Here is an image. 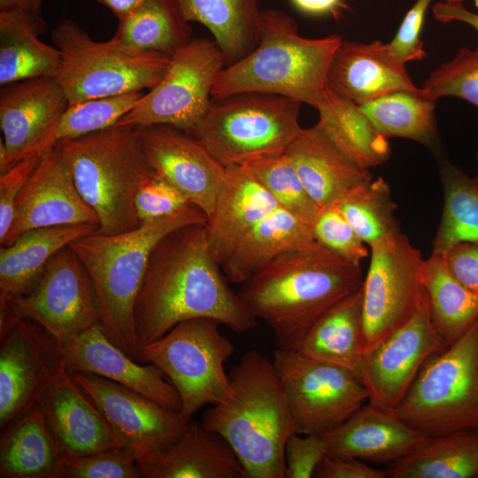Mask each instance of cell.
Here are the masks:
<instances>
[{
  "mask_svg": "<svg viewBox=\"0 0 478 478\" xmlns=\"http://www.w3.org/2000/svg\"><path fill=\"white\" fill-rule=\"evenodd\" d=\"M139 345L154 342L178 323L211 318L236 333L257 326L221 266L212 255L205 224L179 227L154 247L134 310Z\"/></svg>",
  "mask_w": 478,
  "mask_h": 478,
  "instance_id": "1",
  "label": "cell"
},
{
  "mask_svg": "<svg viewBox=\"0 0 478 478\" xmlns=\"http://www.w3.org/2000/svg\"><path fill=\"white\" fill-rule=\"evenodd\" d=\"M363 280L360 266L316 242L273 259L241 284L238 295L268 325L277 348L296 350L312 326Z\"/></svg>",
  "mask_w": 478,
  "mask_h": 478,
  "instance_id": "2",
  "label": "cell"
},
{
  "mask_svg": "<svg viewBox=\"0 0 478 478\" xmlns=\"http://www.w3.org/2000/svg\"><path fill=\"white\" fill-rule=\"evenodd\" d=\"M229 379L230 396L204 412L202 425L228 443L246 478H285V445L297 428L273 361L250 351Z\"/></svg>",
  "mask_w": 478,
  "mask_h": 478,
  "instance_id": "3",
  "label": "cell"
},
{
  "mask_svg": "<svg viewBox=\"0 0 478 478\" xmlns=\"http://www.w3.org/2000/svg\"><path fill=\"white\" fill-rule=\"evenodd\" d=\"M207 216L188 204L171 216L112 235L91 234L70 243L91 280L99 323L118 347L141 362L134 310L136 297L156 244L170 232L192 224H206Z\"/></svg>",
  "mask_w": 478,
  "mask_h": 478,
  "instance_id": "4",
  "label": "cell"
},
{
  "mask_svg": "<svg viewBox=\"0 0 478 478\" xmlns=\"http://www.w3.org/2000/svg\"><path fill=\"white\" fill-rule=\"evenodd\" d=\"M341 41L336 35L303 37L290 15L262 10L258 45L219 72L212 96L239 92L275 94L317 110L324 101L328 66Z\"/></svg>",
  "mask_w": 478,
  "mask_h": 478,
  "instance_id": "5",
  "label": "cell"
},
{
  "mask_svg": "<svg viewBox=\"0 0 478 478\" xmlns=\"http://www.w3.org/2000/svg\"><path fill=\"white\" fill-rule=\"evenodd\" d=\"M57 145L81 196L98 217L96 234L128 232L141 225L135 195L141 183L155 173L144 156L136 127L116 124Z\"/></svg>",
  "mask_w": 478,
  "mask_h": 478,
  "instance_id": "6",
  "label": "cell"
},
{
  "mask_svg": "<svg viewBox=\"0 0 478 478\" xmlns=\"http://www.w3.org/2000/svg\"><path fill=\"white\" fill-rule=\"evenodd\" d=\"M301 103L260 92L212 96L192 130L209 152L226 168L256 158L285 153L301 130Z\"/></svg>",
  "mask_w": 478,
  "mask_h": 478,
  "instance_id": "7",
  "label": "cell"
},
{
  "mask_svg": "<svg viewBox=\"0 0 478 478\" xmlns=\"http://www.w3.org/2000/svg\"><path fill=\"white\" fill-rule=\"evenodd\" d=\"M392 411L428 436L478 428V320L425 363Z\"/></svg>",
  "mask_w": 478,
  "mask_h": 478,
  "instance_id": "8",
  "label": "cell"
},
{
  "mask_svg": "<svg viewBox=\"0 0 478 478\" xmlns=\"http://www.w3.org/2000/svg\"><path fill=\"white\" fill-rule=\"evenodd\" d=\"M61 54L57 80L68 105L91 99L149 90L164 77L171 56L133 53L110 40L96 42L75 21L65 19L51 33Z\"/></svg>",
  "mask_w": 478,
  "mask_h": 478,
  "instance_id": "9",
  "label": "cell"
},
{
  "mask_svg": "<svg viewBox=\"0 0 478 478\" xmlns=\"http://www.w3.org/2000/svg\"><path fill=\"white\" fill-rule=\"evenodd\" d=\"M211 318L183 320L158 340L140 346L142 363L158 366L179 393L186 422L204 405L224 402L232 392L225 363L232 342Z\"/></svg>",
  "mask_w": 478,
  "mask_h": 478,
  "instance_id": "10",
  "label": "cell"
},
{
  "mask_svg": "<svg viewBox=\"0 0 478 478\" xmlns=\"http://www.w3.org/2000/svg\"><path fill=\"white\" fill-rule=\"evenodd\" d=\"M362 283L364 354L407 322L426 297L424 259L398 232L370 246Z\"/></svg>",
  "mask_w": 478,
  "mask_h": 478,
  "instance_id": "11",
  "label": "cell"
},
{
  "mask_svg": "<svg viewBox=\"0 0 478 478\" xmlns=\"http://www.w3.org/2000/svg\"><path fill=\"white\" fill-rule=\"evenodd\" d=\"M224 66L215 41L191 39L172 54L161 81L117 124L167 125L192 132L210 104L214 80Z\"/></svg>",
  "mask_w": 478,
  "mask_h": 478,
  "instance_id": "12",
  "label": "cell"
},
{
  "mask_svg": "<svg viewBox=\"0 0 478 478\" xmlns=\"http://www.w3.org/2000/svg\"><path fill=\"white\" fill-rule=\"evenodd\" d=\"M272 361L298 434L324 435L368 401L360 378L344 367L280 348L274 350Z\"/></svg>",
  "mask_w": 478,
  "mask_h": 478,
  "instance_id": "13",
  "label": "cell"
},
{
  "mask_svg": "<svg viewBox=\"0 0 478 478\" xmlns=\"http://www.w3.org/2000/svg\"><path fill=\"white\" fill-rule=\"evenodd\" d=\"M0 312L35 321L61 347L99 322L91 280L69 245L48 261L31 290L15 298Z\"/></svg>",
  "mask_w": 478,
  "mask_h": 478,
  "instance_id": "14",
  "label": "cell"
},
{
  "mask_svg": "<svg viewBox=\"0 0 478 478\" xmlns=\"http://www.w3.org/2000/svg\"><path fill=\"white\" fill-rule=\"evenodd\" d=\"M66 366L63 348L39 324L18 318L0 331V429L38 405Z\"/></svg>",
  "mask_w": 478,
  "mask_h": 478,
  "instance_id": "15",
  "label": "cell"
},
{
  "mask_svg": "<svg viewBox=\"0 0 478 478\" xmlns=\"http://www.w3.org/2000/svg\"><path fill=\"white\" fill-rule=\"evenodd\" d=\"M445 348L433 324L426 294L407 322L364 354L359 377L367 402L394 410L425 363Z\"/></svg>",
  "mask_w": 478,
  "mask_h": 478,
  "instance_id": "16",
  "label": "cell"
},
{
  "mask_svg": "<svg viewBox=\"0 0 478 478\" xmlns=\"http://www.w3.org/2000/svg\"><path fill=\"white\" fill-rule=\"evenodd\" d=\"M71 375L136 459L166 449L188 426L179 412L126 386L89 373Z\"/></svg>",
  "mask_w": 478,
  "mask_h": 478,
  "instance_id": "17",
  "label": "cell"
},
{
  "mask_svg": "<svg viewBox=\"0 0 478 478\" xmlns=\"http://www.w3.org/2000/svg\"><path fill=\"white\" fill-rule=\"evenodd\" d=\"M144 156L158 176L212 215L227 168L195 136L167 125L136 127Z\"/></svg>",
  "mask_w": 478,
  "mask_h": 478,
  "instance_id": "18",
  "label": "cell"
},
{
  "mask_svg": "<svg viewBox=\"0 0 478 478\" xmlns=\"http://www.w3.org/2000/svg\"><path fill=\"white\" fill-rule=\"evenodd\" d=\"M78 224L99 227V220L81 196L62 150L56 145L41 156L22 189L12 227L1 245L12 243L30 229Z\"/></svg>",
  "mask_w": 478,
  "mask_h": 478,
  "instance_id": "19",
  "label": "cell"
},
{
  "mask_svg": "<svg viewBox=\"0 0 478 478\" xmlns=\"http://www.w3.org/2000/svg\"><path fill=\"white\" fill-rule=\"evenodd\" d=\"M68 106L66 93L56 77L23 80L0 90V173L56 125Z\"/></svg>",
  "mask_w": 478,
  "mask_h": 478,
  "instance_id": "20",
  "label": "cell"
},
{
  "mask_svg": "<svg viewBox=\"0 0 478 478\" xmlns=\"http://www.w3.org/2000/svg\"><path fill=\"white\" fill-rule=\"evenodd\" d=\"M62 348L70 374L83 372L106 378L180 412L179 393L163 372L154 364L134 360L110 340L99 322L70 338Z\"/></svg>",
  "mask_w": 478,
  "mask_h": 478,
  "instance_id": "21",
  "label": "cell"
},
{
  "mask_svg": "<svg viewBox=\"0 0 478 478\" xmlns=\"http://www.w3.org/2000/svg\"><path fill=\"white\" fill-rule=\"evenodd\" d=\"M38 405L64 457L125 447L121 438L65 366Z\"/></svg>",
  "mask_w": 478,
  "mask_h": 478,
  "instance_id": "22",
  "label": "cell"
},
{
  "mask_svg": "<svg viewBox=\"0 0 478 478\" xmlns=\"http://www.w3.org/2000/svg\"><path fill=\"white\" fill-rule=\"evenodd\" d=\"M326 88L358 105L396 91L428 97L413 84L405 65L396 59L389 44L380 41L361 43L342 39L328 66Z\"/></svg>",
  "mask_w": 478,
  "mask_h": 478,
  "instance_id": "23",
  "label": "cell"
},
{
  "mask_svg": "<svg viewBox=\"0 0 478 478\" xmlns=\"http://www.w3.org/2000/svg\"><path fill=\"white\" fill-rule=\"evenodd\" d=\"M321 437L328 455L392 464L418 450L430 436L405 423L392 410L367 402Z\"/></svg>",
  "mask_w": 478,
  "mask_h": 478,
  "instance_id": "24",
  "label": "cell"
},
{
  "mask_svg": "<svg viewBox=\"0 0 478 478\" xmlns=\"http://www.w3.org/2000/svg\"><path fill=\"white\" fill-rule=\"evenodd\" d=\"M136 461L144 478H246L228 443L197 421L166 449Z\"/></svg>",
  "mask_w": 478,
  "mask_h": 478,
  "instance_id": "25",
  "label": "cell"
},
{
  "mask_svg": "<svg viewBox=\"0 0 478 478\" xmlns=\"http://www.w3.org/2000/svg\"><path fill=\"white\" fill-rule=\"evenodd\" d=\"M278 207L269 192L245 169L227 168L205 224L209 250L220 265L255 224Z\"/></svg>",
  "mask_w": 478,
  "mask_h": 478,
  "instance_id": "26",
  "label": "cell"
},
{
  "mask_svg": "<svg viewBox=\"0 0 478 478\" xmlns=\"http://www.w3.org/2000/svg\"><path fill=\"white\" fill-rule=\"evenodd\" d=\"M285 153L320 210L336 204L349 189L373 179L369 170L348 159L317 124L302 127Z\"/></svg>",
  "mask_w": 478,
  "mask_h": 478,
  "instance_id": "27",
  "label": "cell"
},
{
  "mask_svg": "<svg viewBox=\"0 0 478 478\" xmlns=\"http://www.w3.org/2000/svg\"><path fill=\"white\" fill-rule=\"evenodd\" d=\"M97 225L78 224L30 229L0 248V310L27 293L48 261L79 238L96 233Z\"/></svg>",
  "mask_w": 478,
  "mask_h": 478,
  "instance_id": "28",
  "label": "cell"
},
{
  "mask_svg": "<svg viewBox=\"0 0 478 478\" xmlns=\"http://www.w3.org/2000/svg\"><path fill=\"white\" fill-rule=\"evenodd\" d=\"M46 23L42 15L19 10L0 11V85L56 77L61 54L39 38Z\"/></svg>",
  "mask_w": 478,
  "mask_h": 478,
  "instance_id": "29",
  "label": "cell"
},
{
  "mask_svg": "<svg viewBox=\"0 0 478 478\" xmlns=\"http://www.w3.org/2000/svg\"><path fill=\"white\" fill-rule=\"evenodd\" d=\"M315 243L310 226L278 207L242 237L221 268L228 281L242 284L282 253Z\"/></svg>",
  "mask_w": 478,
  "mask_h": 478,
  "instance_id": "30",
  "label": "cell"
},
{
  "mask_svg": "<svg viewBox=\"0 0 478 478\" xmlns=\"http://www.w3.org/2000/svg\"><path fill=\"white\" fill-rule=\"evenodd\" d=\"M295 351L307 358L344 367L359 377L364 357L362 286L327 311Z\"/></svg>",
  "mask_w": 478,
  "mask_h": 478,
  "instance_id": "31",
  "label": "cell"
},
{
  "mask_svg": "<svg viewBox=\"0 0 478 478\" xmlns=\"http://www.w3.org/2000/svg\"><path fill=\"white\" fill-rule=\"evenodd\" d=\"M63 459L39 405L1 432V478H58Z\"/></svg>",
  "mask_w": 478,
  "mask_h": 478,
  "instance_id": "32",
  "label": "cell"
},
{
  "mask_svg": "<svg viewBox=\"0 0 478 478\" xmlns=\"http://www.w3.org/2000/svg\"><path fill=\"white\" fill-rule=\"evenodd\" d=\"M186 21L198 22L212 33L225 66L252 51L259 42L258 0H174Z\"/></svg>",
  "mask_w": 478,
  "mask_h": 478,
  "instance_id": "33",
  "label": "cell"
},
{
  "mask_svg": "<svg viewBox=\"0 0 478 478\" xmlns=\"http://www.w3.org/2000/svg\"><path fill=\"white\" fill-rule=\"evenodd\" d=\"M316 123L333 144L352 163L369 170L389 157L388 138L382 135L359 106L326 88Z\"/></svg>",
  "mask_w": 478,
  "mask_h": 478,
  "instance_id": "34",
  "label": "cell"
},
{
  "mask_svg": "<svg viewBox=\"0 0 478 478\" xmlns=\"http://www.w3.org/2000/svg\"><path fill=\"white\" fill-rule=\"evenodd\" d=\"M118 20L110 41L129 52L172 56L191 40V28L174 0H143Z\"/></svg>",
  "mask_w": 478,
  "mask_h": 478,
  "instance_id": "35",
  "label": "cell"
},
{
  "mask_svg": "<svg viewBox=\"0 0 478 478\" xmlns=\"http://www.w3.org/2000/svg\"><path fill=\"white\" fill-rule=\"evenodd\" d=\"M388 478L478 476V428L430 436L418 450L389 464Z\"/></svg>",
  "mask_w": 478,
  "mask_h": 478,
  "instance_id": "36",
  "label": "cell"
},
{
  "mask_svg": "<svg viewBox=\"0 0 478 478\" xmlns=\"http://www.w3.org/2000/svg\"><path fill=\"white\" fill-rule=\"evenodd\" d=\"M423 283L433 324L448 347L478 320V298L452 274L443 254L432 252L424 260Z\"/></svg>",
  "mask_w": 478,
  "mask_h": 478,
  "instance_id": "37",
  "label": "cell"
},
{
  "mask_svg": "<svg viewBox=\"0 0 478 478\" xmlns=\"http://www.w3.org/2000/svg\"><path fill=\"white\" fill-rule=\"evenodd\" d=\"M436 100L408 91H396L358 105L386 138L401 137L429 149L438 145L435 118Z\"/></svg>",
  "mask_w": 478,
  "mask_h": 478,
  "instance_id": "38",
  "label": "cell"
},
{
  "mask_svg": "<svg viewBox=\"0 0 478 478\" xmlns=\"http://www.w3.org/2000/svg\"><path fill=\"white\" fill-rule=\"evenodd\" d=\"M443 208L432 252L443 254L460 243H478V187L448 160L439 166Z\"/></svg>",
  "mask_w": 478,
  "mask_h": 478,
  "instance_id": "39",
  "label": "cell"
},
{
  "mask_svg": "<svg viewBox=\"0 0 478 478\" xmlns=\"http://www.w3.org/2000/svg\"><path fill=\"white\" fill-rule=\"evenodd\" d=\"M143 95L142 91H135L69 104L50 131L21 159L41 157L61 141L76 139L116 125Z\"/></svg>",
  "mask_w": 478,
  "mask_h": 478,
  "instance_id": "40",
  "label": "cell"
},
{
  "mask_svg": "<svg viewBox=\"0 0 478 478\" xmlns=\"http://www.w3.org/2000/svg\"><path fill=\"white\" fill-rule=\"evenodd\" d=\"M335 204L369 247L400 232L397 205L389 184L381 177L351 188Z\"/></svg>",
  "mask_w": 478,
  "mask_h": 478,
  "instance_id": "41",
  "label": "cell"
},
{
  "mask_svg": "<svg viewBox=\"0 0 478 478\" xmlns=\"http://www.w3.org/2000/svg\"><path fill=\"white\" fill-rule=\"evenodd\" d=\"M242 167L269 192L281 208L312 227L320 209L286 153L256 158Z\"/></svg>",
  "mask_w": 478,
  "mask_h": 478,
  "instance_id": "42",
  "label": "cell"
},
{
  "mask_svg": "<svg viewBox=\"0 0 478 478\" xmlns=\"http://www.w3.org/2000/svg\"><path fill=\"white\" fill-rule=\"evenodd\" d=\"M421 89L431 99L456 96L478 108V46L460 48L452 59L429 74Z\"/></svg>",
  "mask_w": 478,
  "mask_h": 478,
  "instance_id": "43",
  "label": "cell"
},
{
  "mask_svg": "<svg viewBox=\"0 0 478 478\" xmlns=\"http://www.w3.org/2000/svg\"><path fill=\"white\" fill-rule=\"evenodd\" d=\"M142 477L135 453L126 447L64 457L58 473V478Z\"/></svg>",
  "mask_w": 478,
  "mask_h": 478,
  "instance_id": "44",
  "label": "cell"
},
{
  "mask_svg": "<svg viewBox=\"0 0 478 478\" xmlns=\"http://www.w3.org/2000/svg\"><path fill=\"white\" fill-rule=\"evenodd\" d=\"M311 228L318 243L352 264L360 266L368 255L366 243L335 204L320 209Z\"/></svg>",
  "mask_w": 478,
  "mask_h": 478,
  "instance_id": "45",
  "label": "cell"
},
{
  "mask_svg": "<svg viewBox=\"0 0 478 478\" xmlns=\"http://www.w3.org/2000/svg\"><path fill=\"white\" fill-rule=\"evenodd\" d=\"M190 203L173 186L153 174L139 186L135 206L141 224L155 221L184 209Z\"/></svg>",
  "mask_w": 478,
  "mask_h": 478,
  "instance_id": "46",
  "label": "cell"
},
{
  "mask_svg": "<svg viewBox=\"0 0 478 478\" xmlns=\"http://www.w3.org/2000/svg\"><path fill=\"white\" fill-rule=\"evenodd\" d=\"M327 454L321 436L291 435L285 445V478H312Z\"/></svg>",
  "mask_w": 478,
  "mask_h": 478,
  "instance_id": "47",
  "label": "cell"
},
{
  "mask_svg": "<svg viewBox=\"0 0 478 478\" xmlns=\"http://www.w3.org/2000/svg\"><path fill=\"white\" fill-rule=\"evenodd\" d=\"M432 0H417L405 14L389 47L396 59L405 65L426 56L420 38L425 14Z\"/></svg>",
  "mask_w": 478,
  "mask_h": 478,
  "instance_id": "48",
  "label": "cell"
},
{
  "mask_svg": "<svg viewBox=\"0 0 478 478\" xmlns=\"http://www.w3.org/2000/svg\"><path fill=\"white\" fill-rule=\"evenodd\" d=\"M41 157L21 159L0 173V243L12 227L17 199Z\"/></svg>",
  "mask_w": 478,
  "mask_h": 478,
  "instance_id": "49",
  "label": "cell"
},
{
  "mask_svg": "<svg viewBox=\"0 0 478 478\" xmlns=\"http://www.w3.org/2000/svg\"><path fill=\"white\" fill-rule=\"evenodd\" d=\"M452 274L478 298V243H460L443 254Z\"/></svg>",
  "mask_w": 478,
  "mask_h": 478,
  "instance_id": "50",
  "label": "cell"
},
{
  "mask_svg": "<svg viewBox=\"0 0 478 478\" xmlns=\"http://www.w3.org/2000/svg\"><path fill=\"white\" fill-rule=\"evenodd\" d=\"M317 478H388L386 470L374 468L365 461L326 454L317 466Z\"/></svg>",
  "mask_w": 478,
  "mask_h": 478,
  "instance_id": "51",
  "label": "cell"
},
{
  "mask_svg": "<svg viewBox=\"0 0 478 478\" xmlns=\"http://www.w3.org/2000/svg\"><path fill=\"white\" fill-rule=\"evenodd\" d=\"M432 12L439 22L459 21L471 26L478 32V13L470 12L462 3L439 2L433 5Z\"/></svg>",
  "mask_w": 478,
  "mask_h": 478,
  "instance_id": "52",
  "label": "cell"
},
{
  "mask_svg": "<svg viewBox=\"0 0 478 478\" xmlns=\"http://www.w3.org/2000/svg\"><path fill=\"white\" fill-rule=\"evenodd\" d=\"M300 11L309 14H324L336 10L342 0H291Z\"/></svg>",
  "mask_w": 478,
  "mask_h": 478,
  "instance_id": "53",
  "label": "cell"
},
{
  "mask_svg": "<svg viewBox=\"0 0 478 478\" xmlns=\"http://www.w3.org/2000/svg\"><path fill=\"white\" fill-rule=\"evenodd\" d=\"M43 0H0V11L19 10L42 15Z\"/></svg>",
  "mask_w": 478,
  "mask_h": 478,
  "instance_id": "54",
  "label": "cell"
},
{
  "mask_svg": "<svg viewBox=\"0 0 478 478\" xmlns=\"http://www.w3.org/2000/svg\"><path fill=\"white\" fill-rule=\"evenodd\" d=\"M109 8L118 19L123 18L138 6L143 0H99Z\"/></svg>",
  "mask_w": 478,
  "mask_h": 478,
  "instance_id": "55",
  "label": "cell"
},
{
  "mask_svg": "<svg viewBox=\"0 0 478 478\" xmlns=\"http://www.w3.org/2000/svg\"><path fill=\"white\" fill-rule=\"evenodd\" d=\"M443 1L449 2V3H462V2H464L466 0H443ZM474 1L478 2V0H474Z\"/></svg>",
  "mask_w": 478,
  "mask_h": 478,
  "instance_id": "56",
  "label": "cell"
},
{
  "mask_svg": "<svg viewBox=\"0 0 478 478\" xmlns=\"http://www.w3.org/2000/svg\"><path fill=\"white\" fill-rule=\"evenodd\" d=\"M473 181L475 183V185L478 187V175L476 177L473 178Z\"/></svg>",
  "mask_w": 478,
  "mask_h": 478,
  "instance_id": "57",
  "label": "cell"
}]
</instances>
